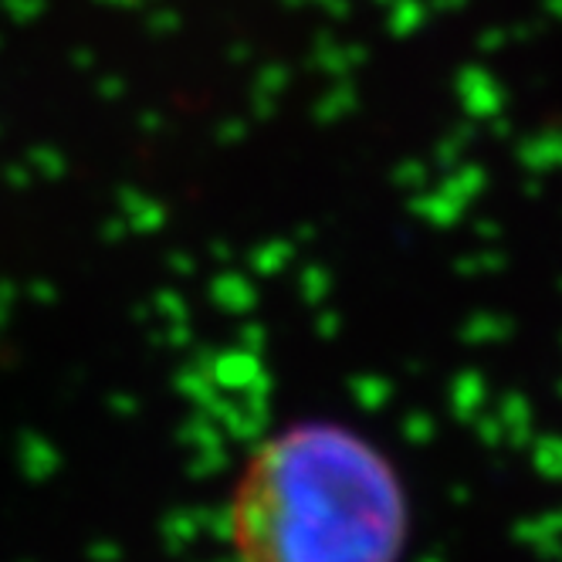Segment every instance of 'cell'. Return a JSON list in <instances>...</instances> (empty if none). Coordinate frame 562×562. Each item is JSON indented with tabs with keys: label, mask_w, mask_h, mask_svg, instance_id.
Returning a JSON list of instances; mask_svg holds the SVG:
<instances>
[{
	"label": "cell",
	"mask_w": 562,
	"mask_h": 562,
	"mask_svg": "<svg viewBox=\"0 0 562 562\" xmlns=\"http://www.w3.org/2000/svg\"><path fill=\"white\" fill-rule=\"evenodd\" d=\"M407 539L404 477L370 437L336 420L274 430L231 488L237 562H400Z\"/></svg>",
	"instance_id": "cell-1"
}]
</instances>
